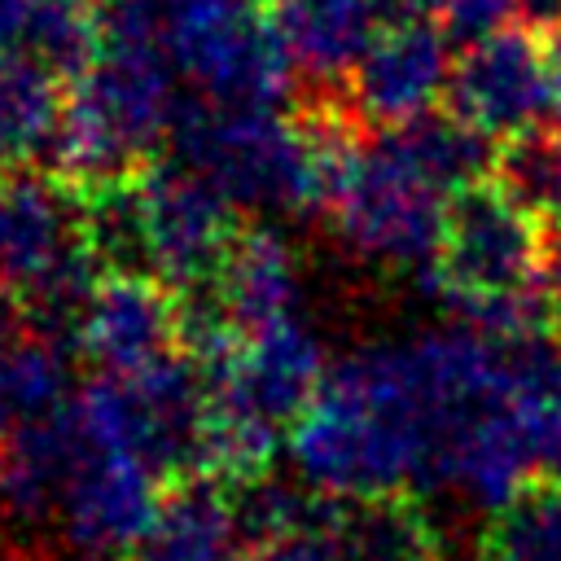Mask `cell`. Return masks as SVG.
<instances>
[{"mask_svg":"<svg viewBox=\"0 0 561 561\" xmlns=\"http://www.w3.org/2000/svg\"><path fill=\"white\" fill-rule=\"evenodd\" d=\"M158 35V0H110L96 13V48L70 79L57 162L83 184L136 175L175 131L184 92Z\"/></svg>","mask_w":561,"mask_h":561,"instance_id":"obj_2","label":"cell"},{"mask_svg":"<svg viewBox=\"0 0 561 561\" xmlns=\"http://www.w3.org/2000/svg\"><path fill=\"white\" fill-rule=\"evenodd\" d=\"M543 289L552 294L557 311H561V224H548L543 228Z\"/></svg>","mask_w":561,"mask_h":561,"instance_id":"obj_27","label":"cell"},{"mask_svg":"<svg viewBox=\"0 0 561 561\" xmlns=\"http://www.w3.org/2000/svg\"><path fill=\"white\" fill-rule=\"evenodd\" d=\"M241 539L232 495L210 482H184L175 495H162V508L136 552L140 561H237Z\"/></svg>","mask_w":561,"mask_h":561,"instance_id":"obj_19","label":"cell"},{"mask_svg":"<svg viewBox=\"0 0 561 561\" xmlns=\"http://www.w3.org/2000/svg\"><path fill=\"white\" fill-rule=\"evenodd\" d=\"M451 39L434 22L386 26L351 70L355 110L381 127L438 110L451 83Z\"/></svg>","mask_w":561,"mask_h":561,"instance_id":"obj_13","label":"cell"},{"mask_svg":"<svg viewBox=\"0 0 561 561\" xmlns=\"http://www.w3.org/2000/svg\"><path fill=\"white\" fill-rule=\"evenodd\" d=\"M237 561H272V552L263 548V552H237Z\"/></svg>","mask_w":561,"mask_h":561,"instance_id":"obj_31","label":"cell"},{"mask_svg":"<svg viewBox=\"0 0 561 561\" xmlns=\"http://www.w3.org/2000/svg\"><path fill=\"white\" fill-rule=\"evenodd\" d=\"M0 561H18V557H9V552H0Z\"/></svg>","mask_w":561,"mask_h":561,"instance_id":"obj_32","label":"cell"},{"mask_svg":"<svg viewBox=\"0 0 561 561\" xmlns=\"http://www.w3.org/2000/svg\"><path fill=\"white\" fill-rule=\"evenodd\" d=\"M543 57H548V75H552V110L561 105V31L543 39Z\"/></svg>","mask_w":561,"mask_h":561,"instance_id":"obj_29","label":"cell"},{"mask_svg":"<svg viewBox=\"0 0 561 561\" xmlns=\"http://www.w3.org/2000/svg\"><path fill=\"white\" fill-rule=\"evenodd\" d=\"M66 403V355L53 337H9L0 346V443Z\"/></svg>","mask_w":561,"mask_h":561,"instance_id":"obj_22","label":"cell"},{"mask_svg":"<svg viewBox=\"0 0 561 561\" xmlns=\"http://www.w3.org/2000/svg\"><path fill=\"white\" fill-rule=\"evenodd\" d=\"M70 337L101 373H136L171 355L180 307L158 276L110 272L88 289Z\"/></svg>","mask_w":561,"mask_h":561,"instance_id":"obj_12","label":"cell"},{"mask_svg":"<svg viewBox=\"0 0 561 561\" xmlns=\"http://www.w3.org/2000/svg\"><path fill=\"white\" fill-rule=\"evenodd\" d=\"M9 337H18V307H13V294L0 285V346Z\"/></svg>","mask_w":561,"mask_h":561,"instance_id":"obj_30","label":"cell"},{"mask_svg":"<svg viewBox=\"0 0 561 561\" xmlns=\"http://www.w3.org/2000/svg\"><path fill=\"white\" fill-rule=\"evenodd\" d=\"M517 18V0H443L438 4V26L451 39V48H473Z\"/></svg>","mask_w":561,"mask_h":561,"instance_id":"obj_24","label":"cell"},{"mask_svg":"<svg viewBox=\"0 0 561 561\" xmlns=\"http://www.w3.org/2000/svg\"><path fill=\"white\" fill-rule=\"evenodd\" d=\"M96 254L83 241V206L44 175L0 184V285L22 298L44 329L75 333V316L96 285Z\"/></svg>","mask_w":561,"mask_h":561,"instance_id":"obj_7","label":"cell"},{"mask_svg":"<svg viewBox=\"0 0 561 561\" xmlns=\"http://www.w3.org/2000/svg\"><path fill=\"white\" fill-rule=\"evenodd\" d=\"M491 184L543 228L561 224V136L557 127L548 131L530 127V131L508 136L495 153Z\"/></svg>","mask_w":561,"mask_h":561,"instance_id":"obj_23","label":"cell"},{"mask_svg":"<svg viewBox=\"0 0 561 561\" xmlns=\"http://www.w3.org/2000/svg\"><path fill=\"white\" fill-rule=\"evenodd\" d=\"M272 22L294 57V70L311 79H342L386 31L377 0H267Z\"/></svg>","mask_w":561,"mask_h":561,"instance_id":"obj_16","label":"cell"},{"mask_svg":"<svg viewBox=\"0 0 561 561\" xmlns=\"http://www.w3.org/2000/svg\"><path fill=\"white\" fill-rule=\"evenodd\" d=\"M443 0H377L381 22L386 26H403V22H430V13H438Z\"/></svg>","mask_w":561,"mask_h":561,"instance_id":"obj_28","label":"cell"},{"mask_svg":"<svg viewBox=\"0 0 561 561\" xmlns=\"http://www.w3.org/2000/svg\"><path fill=\"white\" fill-rule=\"evenodd\" d=\"M136 202H140V272L180 289L210 285L237 241L232 232L237 206L184 162L136 175Z\"/></svg>","mask_w":561,"mask_h":561,"instance_id":"obj_10","label":"cell"},{"mask_svg":"<svg viewBox=\"0 0 561 561\" xmlns=\"http://www.w3.org/2000/svg\"><path fill=\"white\" fill-rule=\"evenodd\" d=\"M543 267V224L513 206L491 180L447 202L434 285L447 302L491 298L535 285Z\"/></svg>","mask_w":561,"mask_h":561,"instance_id":"obj_9","label":"cell"},{"mask_svg":"<svg viewBox=\"0 0 561 561\" xmlns=\"http://www.w3.org/2000/svg\"><path fill=\"white\" fill-rule=\"evenodd\" d=\"M215 307L228 316L237 333L263 329L272 320H285L302 311V263L285 232L276 228H250L237 232L228 259L219 263L215 280L206 285Z\"/></svg>","mask_w":561,"mask_h":561,"instance_id":"obj_14","label":"cell"},{"mask_svg":"<svg viewBox=\"0 0 561 561\" xmlns=\"http://www.w3.org/2000/svg\"><path fill=\"white\" fill-rule=\"evenodd\" d=\"M66 403L39 421H26L0 443V513L26 530H53L79 456V430Z\"/></svg>","mask_w":561,"mask_h":561,"instance_id":"obj_15","label":"cell"},{"mask_svg":"<svg viewBox=\"0 0 561 561\" xmlns=\"http://www.w3.org/2000/svg\"><path fill=\"white\" fill-rule=\"evenodd\" d=\"M175 79L206 105H280L294 57L263 0H158Z\"/></svg>","mask_w":561,"mask_h":561,"instance_id":"obj_5","label":"cell"},{"mask_svg":"<svg viewBox=\"0 0 561 561\" xmlns=\"http://www.w3.org/2000/svg\"><path fill=\"white\" fill-rule=\"evenodd\" d=\"M482 561H561V478H526L486 522Z\"/></svg>","mask_w":561,"mask_h":561,"instance_id":"obj_21","label":"cell"},{"mask_svg":"<svg viewBox=\"0 0 561 561\" xmlns=\"http://www.w3.org/2000/svg\"><path fill=\"white\" fill-rule=\"evenodd\" d=\"M377 140L416 180H425L443 197H456L473 184H486L495 171V153H500V149H491V136L478 131L456 110H425L408 123L386 127Z\"/></svg>","mask_w":561,"mask_h":561,"instance_id":"obj_17","label":"cell"},{"mask_svg":"<svg viewBox=\"0 0 561 561\" xmlns=\"http://www.w3.org/2000/svg\"><path fill=\"white\" fill-rule=\"evenodd\" d=\"M175 162L210 180L237 210L311 215L329 206L346 140L324 123H298L280 105H206L184 96Z\"/></svg>","mask_w":561,"mask_h":561,"instance_id":"obj_3","label":"cell"},{"mask_svg":"<svg viewBox=\"0 0 561 561\" xmlns=\"http://www.w3.org/2000/svg\"><path fill=\"white\" fill-rule=\"evenodd\" d=\"M535 473L561 478V412L548 416L535 434Z\"/></svg>","mask_w":561,"mask_h":561,"instance_id":"obj_26","label":"cell"},{"mask_svg":"<svg viewBox=\"0 0 561 561\" xmlns=\"http://www.w3.org/2000/svg\"><path fill=\"white\" fill-rule=\"evenodd\" d=\"M70 408V403H66ZM75 421V416H70ZM79 430V425H75ZM162 473L123 447L92 443L79 430V456L61 491L53 535L75 561H118L136 552L162 508Z\"/></svg>","mask_w":561,"mask_h":561,"instance_id":"obj_8","label":"cell"},{"mask_svg":"<svg viewBox=\"0 0 561 561\" xmlns=\"http://www.w3.org/2000/svg\"><path fill=\"white\" fill-rule=\"evenodd\" d=\"M447 202L451 197L416 180L381 140H368L346 149L329 197V219L337 241L359 263L434 276Z\"/></svg>","mask_w":561,"mask_h":561,"instance_id":"obj_6","label":"cell"},{"mask_svg":"<svg viewBox=\"0 0 561 561\" xmlns=\"http://www.w3.org/2000/svg\"><path fill=\"white\" fill-rule=\"evenodd\" d=\"M75 425L167 473L210 469V377L197 359L167 355L136 373H101L70 399Z\"/></svg>","mask_w":561,"mask_h":561,"instance_id":"obj_4","label":"cell"},{"mask_svg":"<svg viewBox=\"0 0 561 561\" xmlns=\"http://www.w3.org/2000/svg\"><path fill=\"white\" fill-rule=\"evenodd\" d=\"M447 110L469 118L491 140L539 127L552 114V75L543 39L530 31H500L473 48H460L447 83Z\"/></svg>","mask_w":561,"mask_h":561,"instance_id":"obj_11","label":"cell"},{"mask_svg":"<svg viewBox=\"0 0 561 561\" xmlns=\"http://www.w3.org/2000/svg\"><path fill=\"white\" fill-rule=\"evenodd\" d=\"M66 123V96L57 92V70L0 53V167L22 171L39 158H57Z\"/></svg>","mask_w":561,"mask_h":561,"instance_id":"obj_18","label":"cell"},{"mask_svg":"<svg viewBox=\"0 0 561 561\" xmlns=\"http://www.w3.org/2000/svg\"><path fill=\"white\" fill-rule=\"evenodd\" d=\"M329 530L342 561H438V535L412 495L333 500Z\"/></svg>","mask_w":561,"mask_h":561,"instance_id":"obj_20","label":"cell"},{"mask_svg":"<svg viewBox=\"0 0 561 561\" xmlns=\"http://www.w3.org/2000/svg\"><path fill=\"white\" fill-rule=\"evenodd\" d=\"M517 26L535 39H548L561 31V0H517Z\"/></svg>","mask_w":561,"mask_h":561,"instance_id":"obj_25","label":"cell"},{"mask_svg":"<svg viewBox=\"0 0 561 561\" xmlns=\"http://www.w3.org/2000/svg\"><path fill=\"white\" fill-rule=\"evenodd\" d=\"M504 399L500 342L460 320L368 342L329 364L289 430L294 478L329 500L451 491L465 434Z\"/></svg>","mask_w":561,"mask_h":561,"instance_id":"obj_1","label":"cell"}]
</instances>
